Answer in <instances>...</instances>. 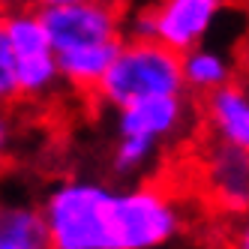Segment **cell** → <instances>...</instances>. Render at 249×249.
Here are the masks:
<instances>
[{"label": "cell", "mask_w": 249, "mask_h": 249, "mask_svg": "<svg viewBox=\"0 0 249 249\" xmlns=\"http://www.w3.org/2000/svg\"><path fill=\"white\" fill-rule=\"evenodd\" d=\"M111 201L114 192L99 183H57L39 207L45 249H114Z\"/></svg>", "instance_id": "obj_1"}, {"label": "cell", "mask_w": 249, "mask_h": 249, "mask_svg": "<svg viewBox=\"0 0 249 249\" xmlns=\"http://www.w3.org/2000/svg\"><path fill=\"white\" fill-rule=\"evenodd\" d=\"M93 96H99L105 105H114L117 111L153 96H183L180 54L159 42L123 39Z\"/></svg>", "instance_id": "obj_2"}, {"label": "cell", "mask_w": 249, "mask_h": 249, "mask_svg": "<svg viewBox=\"0 0 249 249\" xmlns=\"http://www.w3.org/2000/svg\"><path fill=\"white\" fill-rule=\"evenodd\" d=\"M183 231L180 207L165 189L138 186L114 192L111 237L114 249H162Z\"/></svg>", "instance_id": "obj_3"}, {"label": "cell", "mask_w": 249, "mask_h": 249, "mask_svg": "<svg viewBox=\"0 0 249 249\" xmlns=\"http://www.w3.org/2000/svg\"><path fill=\"white\" fill-rule=\"evenodd\" d=\"M222 9L225 0H153L135 9L129 39L159 42L174 54H186L201 45Z\"/></svg>", "instance_id": "obj_4"}, {"label": "cell", "mask_w": 249, "mask_h": 249, "mask_svg": "<svg viewBox=\"0 0 249 249\" xmlns=\"http://www.w3.org/2000/svg\"><path fill=\"white\" fill-rule=\"evenodd\" d=\"M39 18L45 24L51 51H72L90 45L120 42L123 36V6L120 0H81L69 6L42 9Z\"/></svg>", "instance_id": "obj_5"}, {"label": "cell", "mask_w": 249, "mask_h": 249, "mask_svg": "<svg viewBox=\"0 0 249 249\" xmlns=\"http://www.w3.org/2000/svg\"><path fill=\"white\" fill-rule=\"evenodd\" d=\"M189 111V102L183 96H153L132 102L117 111V132L120 138H144V141H159L171 138L180 132L183 120Z\"/></svg>", "instance_id": "obj_6"}, {"label": "cell", "mask_w": 249, "mask_h": 249, "mask_svg": "<svg viewBox=\"0 0 249 249\" xmlns=\"http://www.w3.org/2000/svg\"><path fill=\"white\" fill-rule=\"evenodd\" d=\"M204 120L216 144L249 150V96L246 87L234 78L222 84L219 90L201 96Z\"/></svg>", "instance_id": "obj_7"}, {"label": "cell", "mask_w": 249, "mask_h": 249, "mask_svg": "<svg viewBox=\"0 0 249 249\" xmlns=\"http://www.w3.org/2000/svg\"><path fill=\"white\" fill-rule=\"evenodd\" d=\"M204 180L210 186V198L228 213H243L249 201V156L246 150L225 147L213 141V153H207Z\"/></svg>", "instance_id": "obj_8"}, {"label": "cell", "mask_w": 249, "mask_h": 249, "mask_svg": "<svg viewBox=\"0 0 249 249\" xmlns=\"http://www.w3.org/2000/svg\"><path fill=\"white\" fill-rule=\"evenodd\" d=\"M120 42L90 45V48H72V51H57L54 63H57L60 81H66L78 93H96V87H99L102 75L108 72V66H111V60L117 54Z\"/></svg>", "instance_id": "obj_9"}, {"label": "cell", "mask_w": 249, "mask_h": 249, "mask_svg": "<svg viewBox=\"0 0 249 249\" xmlns=\"http://www.w3.org/2000/svg\"><path fill=\"white\" fill-rule=\"evenodd\" d=\"M180 78H183V93L207 96L213 90H219L222 84L234 81V66L222 51L213 48H192L186 54H180Z\"/></svg>", "instance_id": "obj_10"}, {"label": "cell", "mask_w": 249, "mask_h": 249, "mask_svg": "<svg viewBox=\"0 0 249 249\" xmlns=\"http://www.w3.org/2000/svg\"><path fill=\"white\" fill-rule=\"evenodd\" d=\"M0 36L9 45L12 57L15 60H24V57H39V54H54L48 42V33L45 24L39 18L36 9L30 6H18V9H9L3 12V21H0Z\"/></svg>", "instance_id": "obj_11"}, {"label": "cell", "mask_w": 249, "mask_h": 249, "mask_svg": "<svg viewBox=\"0 0 249 249\" xmlns=\"http://www.w3.org/2000/svg\"><path fill=\"white\" fill-rule=\"evenodd\" d=\"M0 243L45 249V225L39 216V207L0 204Z\"/></svg>", "instance_id": "obj_12"}, {"label": "cell", "mask_w": 249, "mask_h": 249, "mask_svg": "<svg viewBox=\"0 0 249 249\" xmlns=\"http://www.w3.org/2000/svg\"><path fill=\"white\" fill-rule=\"evenodd\" d=\"M57 81H60V75H57L54 54H39V57L15 60V87H18V96L36 99V96L48 93Z\"/></svg>", "instance_id": "obj_13"}, {"label": "cell", "mask_w": 249, "mask_h": 249, "mask_svg": "<svg viewBox=\"0 0 249 249\" xmlns=\"http://www.w3.org/2000/svg\"><path fill=\"white\" fill-rule=\"evenodd\" d=\"M156 153L153 141L144 138H117V147H114V171L117 174H132L138 168L147 165V159Z\"/></svg>", "instance_id": "obj_14"}, {"label": "cell", "mask_w": 249, "mask_h": 249, "mask_svg": "<svg viewBox=\"0 0 249 249\" xmlns=\"http://www.w3.org/2000/svg\"><path fill=\"white\" fill-rule=\"evenodd\" d=\"M18 99V87H15V57L9 45L0 36V102Z\"/></svg>", "instance_id": "obj_15"}, {"label": "cell", "mask_w": 249, "mask_h": 249, "mask_svg": "<svg viewBox=\"0 0 249 249\" xmlns=\"http://www.w3.org/2000/svg\"><path fill=\"white\" fill-rule=\"evenodd\" d=\"M24 3H27L30 9L42 12V9H54V6H69V3H81V0H24Z\"/></svg>", "instance_id": "obj_16"}, {"label": "cell", "mask_w": 249, "mask_h": 249, "mask_svg": "<svg viewBox=\"0 0 249 249\" xmlns=\"http://www.w3.org/2000/svg\"><path fill=\"white\" fill-rule=\"evenodd\" d=\"M9 135H12V126H9V120L0 114V153L6 150V144H9Z\"/></svg>", "instance_id": "obj_17"}, {"label": "cell", "mask_w": 249, "mask_h": 249, "mask_svg": "<svg viewBox=\"0 0 249 249\" xmlns=\"http://www.w3.org/2000/svg\"><path fill=\"white\" fill-rule=\"evenodd\" d=\"M24 0H0V12H9V9H18Z\"/></svg>", "instance_id": "obj_18"}, {"label": "cell", "mask_w": 249, "mask_h": 249, "mask_svg": "<svg viewBox=\"0 0 249 249\" xmlns=\"http://www.w3.org/2000/svg\"><path fill=\"white\" fill-rule=\"evenodd\" d=\"M0 249H27V246H6V243H0Z\"/></svg>", "instance_id": "obj_19"}, {"label": "cell", "mask_w": 249, "mask_h": 249, "mask_svg": "<svg viewBox=\"0 0 249 249\" xmlns=\"http://www.w3.org/2000/svg\"><path fill=\"white\" fill-rule=\"evenodd\" d=\"M0 21H3V12H0Z\"/></svg>", "instance_id": "obj_20"}]
</instances>
